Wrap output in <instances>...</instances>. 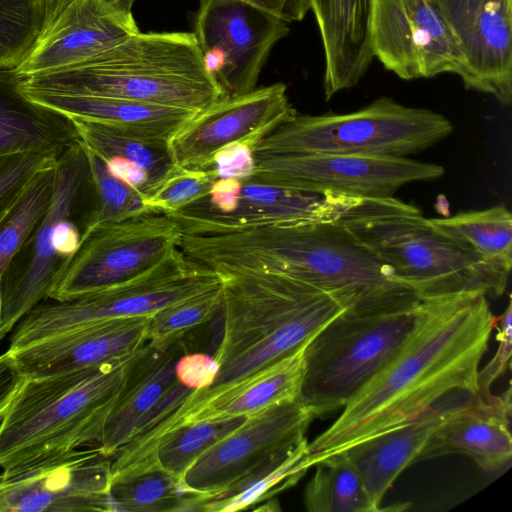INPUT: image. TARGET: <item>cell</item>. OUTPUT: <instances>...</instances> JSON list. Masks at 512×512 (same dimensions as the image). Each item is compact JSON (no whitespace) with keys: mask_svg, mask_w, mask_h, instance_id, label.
<instances>
[{"mask_svg":"<svg viewBox=\"0 0 512 512\" xmlns=\"http://www.w3.org/2000/svg\"><path fill=\"white\" fill-rule=\"evenodd\" d=\"M221 282L217 272L174 248L157 264L128 280L69 300L40 302L16 324L8 350L16 351L89 323L151 316Z\"/></svg>","mask_w":512,"mask_h":512,"instance_id":"10","label":"cell"},{"mask_svg":"<svg viewBox=\"0 0 512 512\" xmlns=\"http://www.w3.org/2000/svg\"><path fill=\"white\" fill-rule=\"evenodd\" d=\"M493 324L488 297L481 292L421 299L414 326L396 354L309 443L312 466L415 419L450 393L476 394Z\"/></svg>","mask_w":512,"mask_h":512,"instance_id":"1","label":"cell"},{"mask_svg":"<svg viewBox=\"0 0 512 512\" xmlns=\"http://www.w3.org/2000/svg\"><path fill=\"white\" fill-rule=\"evenodd\" d=\"M304 347L180 417L156 443L181 425L247 417L272 405L298 399L303 375Z\"/></svg>","mask_w":512,"mask_h":512,"instance_id":"28","label":"cell"},{"mask_svg":"<svg viewBox=\"0 0 512 512\" xmlns=\"http://www.w3.org/2000/svg\"><path fill=\"white\" fill-rule=\"evenodd\" d=\"M143 348L97 366L26 377L0 419L2 470L97 444Z\"/></svg>","mask_w":512,"mask_h":512,"instance_id":"6","label":"cell"},{"mask_svg":"<svg viewBox=\"0 0 512 512\" xmlns=\"http://www.w3.org/2000/svg\"><path fill=\"white\" fill-rule=\"evenodd\" d=\"M183 235L159 212L98 227L81 241L49 299L69 300L128 280L180 247Z\"/></svg>","mask_w":512,"mask_h":512,"instance_id":"13","label":"cell"},{"mask_svg":"<svg viewBox=\"0 0 512 512\" xmlns=\"http://www.w3.org/2000/svg\"><path fill=\"white\" fill-rule=\"evenodd\" d=\"M337 222L420 299L463 292L501 296L510 272L436 228L416 206L389 197L335 194Z\"/></svg>","mask_w":512,"mask_h":512,"instance_id":"4","label":"cell"},{"mask_svg":"<svg viewBox=\"0 0 512 512\" xmlns=\"http://www.w3.org/2000/svg\"><path fill=\"white\" fill-rule=\"evenodd\" d=\"M217 374L214 357L203 352L183 353L176 364V379L192 392L209 388Z\"/></svg>","mask_w":512,"mask_h":512,"instance_id":"43","label":"cell"},{"mask_svg":"<svg viewBox=\"0 0 512 512\" xmlns=\"http://www.w3.org/2000/svg\"><path fill=\"white\" fill-rule=\"evenodd\" d=\"M511 411L510 385L500 395H472L464 407L435 430L416 462L464 454L487 475L504 473L512 461Z\"/></svg>","mask_w":512,"mask_h":512,"instance_id":"22","label":"cell"},{"mask_svg":"<svg viewBox=\"0 0 512 512\" xmlns=\"http://www.w3.org/2000/svg\"><path fill=\"white\" fill-rule=\"evenodd\" d=\"M462 52L466 88L512 101V0H431Z\"/></svg>","mask_w":512,"mask_h":512,"instance_id":"19","label":"cell"},{"mask_svg":"<svg viewBox=\"0 0 512 512\" xmlns=\"http://www.w3.org/2000/svg\"><path fill=\"white\" fill-rule=\"evenodd\" d=\"M452 131L451 122L442 114L380 97L346 114L295 113L263 138L254 153L407 157L434 145Z\"/></svg>","mask_w":512,"mask_h":512,"instance_id":"9","label":"cell"},{"mask_svg":"<svg viewBox=\"0 0 512 512\" xmlns=\"http://www.w3.org/2000/svg\"><path fill=\"white\" fill-rule=\"evenodd\" d=\"M151 316L89 323L10 352L25 377H43L97 366L144 347L149 342Z\"/></svg>","mask_w":512,"mask_h":512,"instance_id":"21","label":"cell"},{"mask_svg":"<svg viewBox=\"0 0 512 512\" xmlns=\"http://www.w3.org/2000/svg\"><path fill=\"white\" fill-rule=\"evenodd\" d=\"M295 113L283 83L255 88L198 112L170 139V149L178 166L199 169L229 144L241 142L255 149Z\"/></svg>","mask_w":512,"mask_h":512,"instance_id":"18","label":"cell"},{"mask_svg":"<svg viewBox=\"0 0 512 512\" xmlns=\"http://www.w3.org/2000/svg\"><path fill=\"white\" fill-rule=\"evenodd\" d=\"M68 0H50V14L62 7ZM113 7L126 11L132 12V7L137 0H104Z\"/></svg>","mask_w":512,"mask_h":512,"instance_id":"46","label":"cell"},{"mask_svg":"<svg viewBox=\"0 0 512 512\" xmlns=\"http://www.w3.org/2000/svg\"><path fill=\"white\" fill-rule=\"evenodd\" d=\"M70 119L89 151L104 161L118 159L138 166L148 174L153 189L177 166L169 141L131 134L94 121Z\"/></svg>","mask_w":512,"mask_h":512,"instance_id":"29","label":"cell"},{"mask_svg":"<svg viewBox=\"0 0 512 512\" xmlns=\"http://www.w3.org/2000/svg\"><path fill=\"white\" fill-rule=\"evenodd\" d=\"M87 151L92 199L82 240L98 227L152 212L142 194L114 176L102 158Z\"/></svg>","mask_w":512,"mask_h":512,"instance_id":"35","label":"cell"},{"mask_svg":"<svg viewBox=\"0 0 512 512\" xmlns=\"http://www.w3.org/2000/svg\"><path fill=\"white\" fill-rule=\"evenodd\" d=\"M222 278L223 332L214 354L211 386L194 391L144 434L154 444L180 417L291 356L345 308L330 294L271 271L240 270Z\"/></svg>","mask_w":512,"mask_h":512,"instance_id":"3","label":"cell"},{"mask_svg":"<svg viewBox=\"0 0 512 512\" xmlns=\"http://www.w3.org/2000/svg\"><path fill=\"white\" fill-rule=\"evenodd\" d=\"M419 302L344 309L306 343L298 400L315 418L343 408L388 363L411 332Z\"/></svg>","mask_w":512,"mask_h":512,"instance_id":"8","label":"cell"},{"mask_svg":"<svg viewBox=\"0 0 512 512\" xmlns=\"http://www.w3.org/2000/svg\"><path fill=\"white\" fill-rule=\"evenodd\" d=\"M287 23L302 20L310 10L308 0H242Z\"/></svg>","mask_w":512,"mask_h":512,"instance_id":"45","label":"cell"},{"mask_svg":"<svg viewBox=\"0 0 512 512\" xmlns=\"http://www.w3.org/2000/svg\"><path fill=\"white\" fill-rule=\"evenodd\" d=\"M199 2L193 34L222 99L252 91L289 23L242 0Z\"/></svg>","mask_w":512,"mask_h":512,"instance_id":"14","label":"cell"},{"mask_svg":"<svg viewBox=\"0 0 512 512\" xmlns=\"http://www.w3.org/2000/svg\"><path fill=\"white\" fill-rule=\"evenodd\" d=\"M15 69H0V155L44 153L58 157L79 137L73 121L27 97Z\"/></svg>","mask_w":512,"mask_h":512,"instance_id":"26","label":"cell"},{"mask_svg":"<svg viewBox=\"0 0 512 512\" xmlns=\"http://www.w3.org/2000/svg\"><path fill=\"white\" fill-rule=\"evenodd\" d=\"M312 412L298 399L247 416L240 426L204 452L179 480L189 511L240 484L306 436Z\"/></svg>","mask_w":512,"mask_h":512,"instance_id":"11","label":"cell"},{"mask_svg":"<svg viewBox=\"0 0 512 512\" xmlns=\"http://www.w3.org/2000/svg\"><path fill=\"white\" fill-rule=\"evenodd\" d=\"M69 118L98 122L148 138L170 139L198 111L124 98L52 92H23Z\"/></svg>","mask_w":512,"mask_h":512,"instance_id":"27","label":"cell"},{"mask_svg":"<svg viewBox=\"0 0 512 512\" xmlns=\"http://www.w3.org/2000/svg\"><path fill=\"white\" fill-rule=\"evenodd\" d=\"M254 155L255 171L245 181L323 195L389 197L405 184L433 181L445 172L440 165L408 157Z\"/></svg>","mask_w":512,"mask_h":512,"instance_id":"12","label":"cell"},{"mask_svg":"<svg viewBox=\"0 0 512 512\" xmlns=\"http://www.w3.org/2000/svg\"><path fill=\"white\" fill-rule=\"evenodd\" d=\"M199 169L207 171L214 179H247L255 171L254 149L241 142L229 144L215 152Z\"/></svg>","mask_w":512,"mask_h":512,"instance_id":"42","label":"cell"},{"mask_svg":"<svg viewBox=\"0 0 512 512\" xmlns=\"http://www.w3.org/2000/svg\"><path fill=\"white\" fill-rule=\"evenodd\" d=\"M0 324H1V294H0Z\"/></svg>","mask_w":512,"mask_h":512,"instance_id":"47","label":"cell"},{"mask_svg":"<svg viewBox=\"0 0 512 512\" xmlns=\"http://www.w3.org/2000/svg\"><path fill=\"white\" fill-rule=\"evenodd\" d=\"M245 418L236 417L181 425L164 435L155 444L146 463L138 471L157 466L179 481L194 461L240 426Z\"/></svg>","mask_w":512,"mask_h":512,"instance_id":"34","label":"cell"},{"mask_svg":"<svg viewBox=\"0 0 512 512\" xmlns=\"http://www.w3.org/2000/svg\"><path fill=\"white\" fill-rule=\"evenodd\" d=\"M337 213L334 194L216 178L202 198L166 215L184 234L202 235L282 222L333 220Z\"/></svg>","mask_w":512,"mask_h":512,"instance_id":"16","label":"cell"},{"mask_svg":"<svg viewBox=\"0 0 512 512\" xmlns=\"http://www.w3.org/2000/svg\"><path fill=\"white\" fill-rule=\"evenodd\" d=\"M25 378L13 353L7 350L0 355V419L12 403Z\"/></svg>","mask_w":512,"mask_h":512,"instance_id":"44","label":"cell"},{"mask_svg":"<svg viewBox=\"0 0 512 512\" xmlns=\"http://www.w3.org/2000/svg\"><path fill=\"white\" fill-rule=\"evenodd\" d=\"M180 249L218 274L240 270L285 274L330 294L349 311H380L421 300L335 219L184 234Z\"/></svg>","mask_w":512,"mask_h":512,"instance_id":"2","label":"cell"},{"mask_svg":"<svg viewBox=\"0 0 512 512\" xmlns=\"http://www.w3.org/2000/svg\"><path fill=\"white\" fill-rule=\"evenodd\" d=\"M110 499L113 512L188 511L179 481L157 466L112 479Z\"/></svg>","mask_w":512,"mask_h":512,"instance_id":"33","label":"cell"},{"mask_svg":"<svg viewBox=\"0 0 512 512\" xmlns=\"http://www.w3.org/2000/svg\"><path fill=\"white\" fill-rule=\"evenodd\" d=\"M374 57L403 80L466 76L456 37L431 0H373Z\"/></svg>","mask_w":512,"mask_h":512,"instance_id":"17","label":"cell"},{"mask_svg":"<svg viewBox=\"0 0 512 512\" xmlns=\"http://www.w3.org/2000/svg\"><path fill=\"white\" fill-rule=\"evenodd\" d=\"M111 482L98 447L45 456L2 470L0 512H113Z\"/></svg>","mask_w":512,"mask_h":512,"instance_id":"15","label":"cell"},{"mask_svg":"<svg viewBox=\"0 0 512 512\" xmlns=\"http://www.w3.org/2000/svg\"><path fill=\"white\" fill-rule=\"evenodd\" d=\"M213 180V176L203 169L177 165L144 198V203L152 212L170 214L202 198Z\"/></svg>","mask_w":512,"mask_h":512,"instance_id":"39","label":"cell"},{"mask_svg":"<svg viewBox=\"0 0 512 512\" xmlns=\"http://www.w3.org/2000/svg\"><path fill=\"white\" fill-rule=\"evenodd\" d=\"M453 392L415 419L344 450L379 509L401 472L416 459L435 430L466 405L471 396Z\"/></svg>","mask_w":512,"mask_h":512,"instance_id":"24","label":"cell"},{"mask_svg":"<svg viewBox=\"0 0 512 512\" xmlns=\"http://www.w3.org/2000/svg\"><path fill=\"white\" fill-rule=\"evenodd\" d=\"M21 89L117 97L198 112L222 99L189 32L138 31L82 63L22 77Z\"/></svg>","mask_w":512,"mask_h":512,"instance_id":"5","label":"cell"},{"mask_svg":"<svg viewBox=\"0 0 512 512\" xmlns=\"http://www.w3.org/2000/svg\"><path fill=\"white\" fill-rule=\"evenodd\" d=\"M57 157L44 153L0 155V222L18 202L24 191L44 168Z\"/></svg>","mask_w":512,"mask_h":512,"instance_id":"40","label":"cell"},{"mask_svg":"<svg viewBox=\"0 0 512 512\" xmlns=\"http://www.w3.org/2000/svg\"><path fill=\"white\" fill-rule=\"evenodd\" d=\"M305 486L303 503L309 512H376L362 478L345 451L324 457Z\"/></svg>","mask_w":512,"mask_h":512,"instance_id":"31","label":"cell"},{"mask_svg":"<svg viewBox=\"0 0 512 512\" xmlns=\"http://www.w3.org/2000/svg\"><path fill=\"white\" fill-rule=\"evenodd\" d=\"M50 14V0H0V69L27 56Z\"/></svg>","mask_w":512,"mask_h":512,"instance_id":"37","label":"cell"},{"mask_svg":"<svg viewBox=\"0 0 512 512\" xmlns=\"http://www.w3.org/2000/svg\"><path fill=\"white\" fill-rule=\"evenodd\" d=\"M187 347L183 338L149 341L131 366L122 392L97 443L100 452L113 457L150 423L176 383V364Z\"/></svg>","mask_w":512,"mask_h":512,"instance_id":"23","label":"cell"},{"mask_svg":"<svg viewBox=\"0 0 512 512\" xmlns=\"http://www.w3.org/2000/svg\"><path fill=\"white\" fill-rule=\"evenodd\" d=\"M222 282L206 292L169 305L149 321V341L165 342L183 338L191 330L211 321L222 310Z\"/></svg>","mask_w":512,"mask_h":512,"instance_id":"38","label":"cell"},{"mask_svg":"<svg viewBox=\"0 0 512 512\" xmlns=\"http://www.w3.org/2000/svg\"><path fill=\"white\" fill-rule=\"evenodd\" d=\"M325 55L324 94L355 86L374 55L371 40L373 0H308Z\"/></svg>","mask_w":512,"mask_h":512,"instance_id":"25","label":"cell"},{"mask_svg":"<svg viewBox=\"0 0 512 512\" xmlns=\"http://www.w3.org/2000/svg\"><path fill=\"white\" fill-rule=\"evenodd\" d=\"M132 12L104 0H68L53 12L24 60L21 77L82 63L138 32Z\"/></svg>","mask_w":512,"mask_h":512,"instance_id":"20","label":"cell"},{"mask_svg":"<svg viewBox=\"0 0 512 512\" xmlns=\"http://www.w3.org/2000/svg\"><path fill=\"white\" fill-rule=\"evenodd\" d=\"M429 220L446 235L466 244L488 261L511 271L512 215L504 205Z\"/></svg>","mask_w":512,"mask_h":512,"instance_id":"32","label":"cell"},{"mask_svg":"<svg viewBox=\"0 0 512 512\" xmlns=\"http://www.w3.org/2000/svg\"><path fill=\"white\" fill-rule=\"evenodd\" d=\"M312 467L305 437L222 495L199 503L194 511L232 512L252 508L295 485Z\"/></svg>","mask_w":512,"mask_h":512,"instance_id":"30","label":"cell"},{"mask_svg":"<svg viewBox=\"0 0 512 512\" xmlns=\"http://www.w3.org/2000/svg\"><path fill=\"white\" fill-rule=\"evenodd\" d=\"M55 163L35 176L0 222V279L51 203L55 186Z\"/></svg>","mask_w":512,"mask_h":512,"instance_id":"36","label":"cell"},{"mask_svg":"<svg viewBox=\"0 0 512 512\" xmlns=\"http://www.w3.org/2000/svg\"><path fill=\"white\" fill-rule=\"evenodd\" d=\"M512 302L509 297L508 305L499 316H494L493 327L497 330L496 340L499 343L496 353L488 364L478 371L477 393L481 397H489L491 385L510 367L512 349Z\"/></svg>","mask_w":512,"mask_h":512,"instance_id":"41","label":"cell"},{"mask_svg":"<svg viewBox=\"0 0 512 512\" xmlns=\"http://www.w3.org/2000/svg\"><path fill=\"white\" fill-rule=\"evenodd\" d=\"M91 198L88 151L79 140L57 157L51 203L0 279V339L49 299L81 243Z\"/></svg>","mask_w":512,"mask_h":512,"instance_id":"7","label":"cell"}]
</instances>
